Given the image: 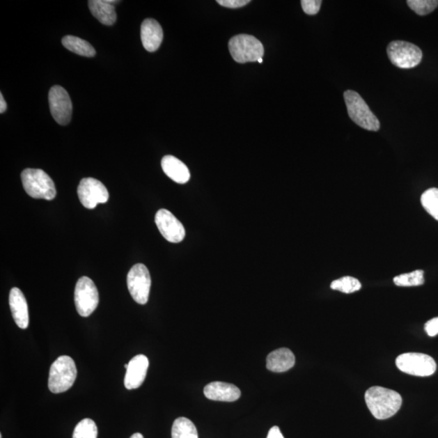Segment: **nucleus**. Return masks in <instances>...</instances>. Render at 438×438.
Masks as SVG:
<instances>
[{
	"label": "nucleus",
	"instance_id": "obj_19",
	"mask_svg": "<svg viewBox=\"0 0 438 438\" xmlns=\"http://www.w3.org/2000/svg\"><path fill=\"white\" fill-rule=\"evenodd\" d=\"M295 363L293 352L288 348H279L269 354L267 368L274 373H283L291 369Z\"/></svg>",
	"mask_w": 438,
	"mask_h": 438
},
{
	"label": "nucleus",
	"instance_id": "obj_10",
	"mask_svg": "<svg viewBox=\"0 0 438 438\" xmlns=\"http://www.w3.org/2000/svg\"><path fill=\"white\" fill-rule=\"evenodd\" d=\"M77 194L81 203L87 209H95L97 204L106 203L109 199V193L101 181L93 178H84L77 188Z\"/></svg>",
	"mask_w": 438,
	"mask_h": 438
},
{
	"label": "nucleus",
	"instance_id": "obj_16",
	"mask_svg": "<svg viewBox=\"0 0 438 438\" xmlns=\"http://www.w3.org/2000/svg\"><path fill=\"white\" fill-rule=\"evenodd\" d=\"M141 37L142 44L147 52H156L164 39V32L160 24L155 19H145L141 24Z\"/></svg>",
	"mask_w": 438,
	"mask_h": 438
},
{
	"label": "nucleus",
	"instance_id": "obj_7",
	"mask_svg": "<svg viewBox=\"0 0 438 438\" xmlns=\"http://www.w3.org/2000/svg\"><path fill=\"white\" fill-rule=\"evenodd\" d=\"M74 300L80 316L87 318L95 311L100 303V295L92 279L86 276L78 279Z\"/></svg>",
	"mask_w": 438,
	"mask_h": 438
},
{
	"label": "nucleus",
	"instance_id": "obj_4",
	"mask_svg": "<svg viewBox=\"0 0 438 438\" xmlns=\"http://www.w3.org/2000/svg\"><path fill=\"white\" fill-rule=\"evenodd\" d=\"M343 96L348 116L354 123L368 131L377 132L380 129V122L358 93L347 91Z\"/></svg>",
	"mask_w": 438,
	"mask_h": 438
},
{
	"label": "nucleus",
	"instance_id": "obj_29",
	"mask_svg": "<svg viewBox=\"0 0 438 438\" xmlns=\"http://www.w3.org/2000/svg\"><path fill=\"white\" fill-rule=\"evenodd\" d=\"M425 329L428 336L435 337L438 334V318H432L430 321L427 322Z\"/></svg>",
	"mask_w": 438,
	"mask_h": 438
},
{
	"label": "nucleus",
	"instance_id": "obj_23",
	"mask_svg": "<svg viewBox=\"0 0 438 438\" xmlns=\"http://www.w3.org/2000/svg\"><path fill=\"white\" fill-rule=\"evenodd\" d=\"M423 208L432 218L438 221V189H428L421 196Z\"/></svg>",
	"mask_w": 438,
	"mask_h": 438
},
{
	"label": "nucleus",
	"instance_id": "obj_14",
	"mask_svg": "<svg viewBox=\"0 0 438 438\" xmlns=\"http://www.w3.org/2000/svg\"><path fill=\"white\" fill-rule=\"evenodd\" d=\"M206 398L210 400L221 402H234L238 400L241 392L237 386L233 384L213 382L204 388Z\"/></svg>",
	"mask_w": 438,
	"mask_h": 438
},
{
	"label": "nucleus",
	"instance_id": "obj_3",
	"mask_svg": "<svg viewBox=\"0 0 438 438\" xmlns=\"http://www.w3.org/2000/svg\"><path fill=\"white\" fill-rule=\"evenodd\" d=\"M22 181L24 190L33 198L52 201L56 196L55 184L51 177L41 169L24 170Z\"/></svg>",
	"mask_w": 438,
	"mask_h": 438
},
{
	"label": "nucleus",
	"instance_id": "obj_30",
	"mask_svg": "<svg viewBox=\"0 0 438 438\" xmlns=\"http://www.w3.org/2000/svg\"><path fill=\"white\" fill-rule=\"evenodd\" d=\"M267 438H284L278 426H274L269 430Z\"/></svg>",
	"mask_w": 438,
	"mask_h": 438
},
{
	"label": "nucleus",
	"instance_id": "obj_28",
	"mask_svg": "<svg viewBox=\"0 0 438 438\" xmlns=\"http://www.w3.org/2000/svg\"><path fill=\"white\" fill-rule=\"evenodd\" d=\"M221 6L229 8H239L250 3L249 0H218Z\"/></svg>",
	"mask_w": 438,
	"mask_h": 438
},
{
	"label": "nucleus",
	"instance_id": "obj_15",
	"mask_svg": "<svg viewBox=\"0 0 438 438\" xmlns=\"http://www.w3.org/2000/svg\"><path fill=\"white\" fill-rule=\"evenodd\" d=\"M9 305L15 322L21 329L29 327V308L26 297L17 288H13L9 294Z\"/></svg>",
	"mask_w": 438,
	"mask_h": 438
},
{
	"label": "nucleus",
	"instance_id": "obj_17",
	"mask_svg": "<svg viewBox=\"0 0 438 438\" xmlns=\"http://www.w3.org/2000/svg\"><path fill=\"white\" fill-rule=\"evenodd\" d=\"M162 169L170 179L176 183L184 185L190 179V171L184 164L177 157L166 155L162 159Z\"/></svg>",
	"mask_w": 438,
	"mask_h": 438
},
{
	"label": "nucleus",
	"instance_id": "obj_31",
	"mask_svg": "<svg viewBox=\"0 0 438 438\" xmlns=\"http://www.w3.org/2000/svg\"><path fill=\"white\" fill-rule=\"evenodd\" d=\"M7 110V103L5 102L2 93H0V113L3 114Z\"/></svg>",
	"mask_w": 438,
	"mask_h": 438
},
{
	"label": "nucleus",
	"instance_id": "obj_5",
	"mask_svg": "<svg viewBox=\"0 0 438 438\" xmlns=\"http://www.w3.org/2000/svg\"><path fill=\"white\" fill-rule=\"evenodd\" d=\"M228 47L231 56L240 63L257 62L263 58L265 53L263 43L248 34L234 36L230 39Z\"/></svg>",
	"mask_w": 438,
	"mask_h": 438
},
{
	"label": "nucleus",
	"instance_id": "obj_34",
	"mask_svg": "<svg viewBox=\"0 0 438 438\" xmlns=\"http://www.w3.org/2000/svg\"><path fill=\"white\" fill-rule=\"evenodd\" d=\"M0 438H3V436H2V435H0Z\"/></svg>",
	"mask_w": 438,
	"mask_h": 438
},
{
	"label": "nucleus",
	"instance_id": "obj_33",
	"mask_svg": "<svg viewBox=\"0 0 438 438\" xmlns=\"http://www.w3.org/2000/svg\"><path fill=\"white\" fill-rule=\"evenodd\" d=\"M258 62H259L260 63H263V58H260V60H258Z\"/></svg>",
	"mask_w": 438,
	"mask_h": 438
},
{
	"label": "nucleus",
	"instance_id": "obj_26",
	"mask_svg": "<svg viewBox=\"0 0 438 438\" xmlns=\"http://www.w3.org/2000/svg\"><path fill=\"white\" fill-rule=\"evenodd\" d=\"M408 6L419 16H425L435 11L438 6V0H408Z\"/></svg>",
	"mask_w": 438,
	"mask_h": 438
},
{
	"label": "nucleus",
	"instance_id": "obj_24",
	"mask_svg": "<svg viewBox=\"0 0 438 438\" xmlns=\"http://www.w3.org/2000/svg\"><path fill=\"white\" fill-rule=\"evenodd\" d=\"M331 288L336 291L350 294L359 291L361 288V283L357 279L346 276L334 280Z\"/></svg>",
	"mask_w": 438,
	"mask_h": 438
},
{
	"label": "nucleus",
	"instance_id": "obj_11",
	"mask_svg": "<svg viewBox=\"0 0 438 438\" xmlns=\"http://www.w3.org/2000/svg\"><path fill=\"white\" fill-rule=\"evenodd\" d=\"M49 105L52 115L58 125L70 124L72 114V104L70 95L60 86H53L49 92Z\"/></svg>",
	"mask_w": 438,
	"mask_h": 438
},
{
	"label": "nucleus",
	"instance_id": "obj_12",
	"mask_svg": "<svg viewBox=\"0 0 438 438\" xmlns=\"http://www.w3.org/2000/svg\"><path fill=\"white\" fill-rule=\"evenodd\" d=\"M155 224L162 235L171 243H180L185 237L183 224L169 210L162 209L157 211Z\"/></svg>",
	"mask_w": 438,
	"mask_h": 438
},
{
	"label": "nucleus",
	"instance_id": "obj_25",
	"mask_svg": "<svg viewBox=\"0 0 438 438\" xmlns=\"http://www.w3.org/2000/svg\"><path fill=\"white\" fill-rule=\"evenodd\" d=\"M97 428L91 419H84L79 422L74 430L72 438H97Z\"/></svg>",
	"mask_w": 438,
	"mask_h": 438
},
{
	"label": "nucleus",
	"instance_id": "obj_1",
	"mask_svg": "<svg viewBox=\"0 0 438 438\" xmlns=\"http://www.w3.org/2000/svg\"><path fill=\"white\" fill-rule=\"evenodd\" d=\"M369 411L377 420H386L396 415L402 406V397L398 392L381 386L369 388L366 393Z\"/></svg>",
	"mask_w": 438,
	"mask_h": 438
},
{
	"label": "nucleus",
	"instance_id": "obj_6",
	"mask_svg": "<svg viewBox=\"0 0 438 438\" xmlns=\"http://www.w3.org/2000/svg\"><path fill=\"white\" fill-rule=\"evenodd\" d=\"M387 55L393 65L402 70L416 67L423 58L420 47L405 41H393L389 44Z\"/></svg>",
	"mask_w": 438,
	"mask_h": 438
},
{
	"label": "nucleus",
	"instance_id": "obj_9",
	"mask_svg": "<svg viewBox=\"0 0 438 438\" xmlns=\"http://www.w3.org/2000/svg\"><path fill=\"white\" fill-rule=\"evenodd\" d=\"M127 288L137 304H146L149 300L151 278L149 270L143 264H136L127 276Z\"/></svg>",
	"mask_w": 438,
	"mask_h": 438
},
{
	"label": "nucleus",
	"instance_id": "obj_27",
	"mask_svg": "<svg viewBox=\"0 0 438 438\" xmlns=\"http://www.w3.org/2000/svg\"><path fill=\"white\" fill-rule=\"evenodd\" d=\"M322 3L321 0H302V6L305 13L313 16L318 13Z\"/></svg>",
	"mask_w": 438,
	"mask_h": 438
},
{
	"label": "nucleus",
	"instance_id": "obj_13",
	"mask_svg": "<svg viewBox=\"0 0 438 438\" xmlns=\"http://www.w3.org/2000/svg\"><path fill=\"white\" fill-rule=\"evenodd\" d=\"M149 368V360L144 355L132 358L127 366L125 386L127 390H134L143 384Z\"/></svg>",
	"mask_w": 438,
	"mask_h": 438
},
{
	"label": "nucleus",
	"instance_id": "obj_2",
	"mask_svg": "<svg viewBox=\"0 0 438 438\" xmlns=\"http://www.w3.org/2000/svg\"><path fill=\"white\" fill-rule=\"evenodd\" d=\"M77 370L76 363L68 356L58 357L53 362L49 373L48 387L54 393L65 392L76 381Z\"/></svg>",
	"mask_w": 438,
	"mask_h": 438
},
{
	"label": "nucleus",
	"instance_id": "obj_18",
	"mask_svg": "<svg viewBox=\"0 0 438 438\" xmlns=\"http://www.w3.org/2000/svg\"><path fill=\"white\" fill-rule=\"evenodd\" d=\"M120 1L113 0H91L88 2V8L93 16L105 26H112L116 22L117 15L113 3Z\"/></svg>",
	"mask_w": 438,
	"mask_h": 438
},
{
	"label": "nucleus",
	"instance_id": "obj_8",
	"mask_svg": "<svg viewBox=\"0 0 438 438\" xmlns=\"http://www.w3.org/2000/svg\"><path fill=\"white\" fill-rule=\"evenodd\" d=\"M400 371L417 377L431 376L436 372L437 363L431 357L423 353H405L396 359Z\"/></svg>",
	"mask_w": 438,
	"mask_h": 438
},
{
	"label": "nucleus",
	"instance_id": "obj_20",
	"mask_svg": "<svg viewBox=\"0 0 438 438\" xmlns=\"http://www.w3.org/2000/svg\"><path fill=\"white\" fill-rule=\"evenodd\" d=\"M62 44L68 51L77 54L79 56L93 57L96 55L95 48L91 44L80 38L72 36H65L62 39Z\"/></svg>",
	"mask_w": 438,
	"mask_h": 438
},
{
	"label": "nucleus",
	"instance_id": "obj_22",
	"mask_svg": "<svg viewBox=\"0 0 438 438\" xmlns=\"http://www.w3.org/2000/svg\"><path fill=\"white\" fill-rule=\"evenodd\" d=\"M393 283L398 287H416L424 284V272L415 270L409 274H403L393 278Z\"/></svg>",
	"mask_w": 438,
	"mask_h": 438
},
{
	"label": "nucleus",
	"instance_id": "obj_21",
	"mask_svg": "<svg viewBox=\"0 0 438 438\" xmlns=\"http://www.w3.org/2000/svg\"><path fill=\"white\" fill-rule=\"evenodd\" d=\"M172 438H198V432L193 422L188 418L180 417L172 425Z\"/></svg>",
	"mask_w": 438,
	"mask_h": 438
},
{
	"label": "nucleus",
	"instance_id": "obj_32",
	"mask_svg": "<svg viewBox=\"0 0 438 438\" xmlns=\"http://www.w3.org/2000/svg\"><path fill=\"white\" fill-rule=\"evenodd\" d=\"M130 438H144V437L143 435L139 434V432H137V434H134V435H132Z\"/></svg>",
	"mask_w": 438,
	"mask_h": 438
}]
</instances>
